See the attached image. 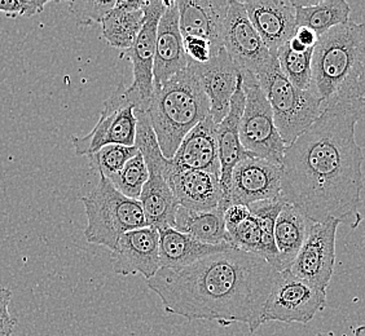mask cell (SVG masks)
<instances>
[{
    "instance_id": "ab89813d",
    "label": "cell",
    "mask_w": 365,
    "mask_h": 336,
    "mask_svg": "<svg viewBox=\"0 0 365 336\" xmlns=\"http://www.w3.org/2000/svg\"><path fill=\"white\" fill-rule=\"evenodd\" d=\"M289 48L292 49L293 52H297V53H303V52H306V51H309L307 47H304L302 43L299 42L298 39H295L294 36L290 39L288 42Z\"/></svg>"
},
{
    "instance_id": "836d02e7",
    "label": "cell",
    "mask_w": 365,
    "mask_h": 336,
    "mask_svg": "<svg viewBox=\"0 0 365 336\" xmlns=\"http://www.w3.org/2000/svg\"><path fill=\"white\" fill-rule=\"evenodd\" d=\"M117 0H88L71 1V12L77 25L88 26L93 23H103L108 14L115 7Z\"/></svg>"
},
{
    "instance_id": "4fadbf2b",
    "label": "cell",
    "mask_w": 365,
    "mask_h": 336,
    "mask_svg": "<svg viewBox=\"0 0 365 336\" xmlns=\"http://www.w3.org/2000/svg\"><path fill=\"white\" fill-rule=\"evenodd\" d=\"M282 166L258 157L240 162L232 172L231 204L252 206L257 202H274L281 193Z\"/></svg>"
},
{
    "instance_id": "4dcf8cb0",
    "label": "cell",
    "mask_w": 365,
    "mask_h": 336,
    "mask_svg": "<svg viewBox=\"0 0 365 336\" xmlns=\"http://www.w3.org/2000/svg\"><path fill=\"white\" fill-rule=\"evenodd\" d=\"M108 180L123 196L139 201L143 188L149 180V171L143 155L140 153L135 155L134 158L127 162L118 174Z\"/></svg>"
},
{
    "instance_id": "7c38bea8",
    "label": "cell",
    "mask_w": 365,
    "mask_h": 336,
    "mask_svg": "<svg viewBox=\"0 0 365 336\" xmlns=\"http://www.w3.org/2000/svg\"><path fill=\"white\" fill-rule=\"evenodd\" d=\"M339 220L315 223L302 248L298 252L290 272L322 291L328 290L336 264V234Z\"/></svg>"
},
{
    "instance_id": "3957f363",
    "label": "cell",
    "mask_w": 365,
    "mask_h": 336,
    "mask_svg": "<svg viewBox=\"0 0 365 336\" xmlns=\"http://www.w3.org/2000/svg\"><path fill=\"white\" fill-rule=\"evenodd\" d=\"M311 91L324 107L365 98V23L347 22L319 36L312 53Z\"/></svg>"
},
{
    "instance_id": "d590c367",
    "label": "cell",
    "mask_w": 365,
    "mask_h": 336,
    "mask_svg": "<svg viewBox=\"0 0 365 336\" xmlns=\"http://www.w3.org/2000/svg\"><path fill=\"white\" fill-rule=\"evenodd\" d=\"M182 42H184L185 53L190 58V63H209L214 56L210 42H207L206 39L197 38V36H184Z\"/></svg>"
},
{
    "instance_id": "8992f818",
    "label": "cell",
    "mask_w": 365,
    "mask_h": 336,
    "mask_svg": "<svg viewBox=\"0 0 365 336\" xmlns=\"http://www.w3.org/2000/svg\"><path fill=\"white\" fill-rule=\"evenodd\" d=\"M257 79L274 112V125L285 145L293 144L324 112L323 101L314 92L297 88L281 71L274 55Z\"/></svg>"
},
{
    "instance_id": "30bf717a",
    "label": "cell",
    "mask_w": 365,
    "mask_h": 336,
    "mask_svg": "<svg viewBox=\"0 0 365 336\" xmlns=\"http://www.w3.org/2000/svg\"><path fill=\"white\" fill-rule=\"evenodd\" d=\"M125 85L120 83L104 101L96 126L83 137L71 136L74 152L78 157H88L108 145L135 147L138 120L134 106L127 104L123 95Z\"/></svg>"
},
{
    "instance_id": "44dd1931",
    "label": "cell",
    "mask_w": 365,
    "mask_h": 336,
    "mask_svg": "<svg viewBox=\"0 0 365 336\" xmlns=\"http://www.w3.org/2000/svg\"><path fill=\"white\" fill-rule=\"evenodd\" d=\"M170 161L173 167L207 171L220 176L217 125L211 115L190 130Z\"/></svg>"
},
{
    "instance_id": "5bb4252c",
    "label": "cell",
    "mask_w": 365,
    "mask_h": 336,
    "mask_svg": "<svg viewBox=\"0 0 365 336\" xmlns=\"http://www.w3.org/2000/svg\"><path fill=\"white\" fill-rule=\"evenodd\" d=\"M113 269L120 275H138L150 280L161 269L160 233L155 226L127 231L112 251Z\"/></svg>"
},
{
    "instance_id": "ac0fdd59",
    "label": "cell",
    "mask_w": 365,
    "mask_h": 336,
    "mask_svg": "<svg viewBox=\"0 0 365 336\" xmlns=\"http://www.w3.org/2000/svg\"><path fill=\"white\" fill-rule=\"evenodd\" d=\"M242 4L269 53L276 56V52L294 36L298 28L293 1L249 0L242 1Z\"/></svg>"
},
{
    "instance_id": "484cf974",
    "label": "cell",
    "mask_w": 365,
    "mask_h": 336,
    "mask_svg": "<svg viewBox=\"0 0 365 336\" xmlns=\"http://www.w3.org/2000/svg\"><path fill=\"white\" fill-rule=\"evenodd\" d=\"M295 7L297 26H304L322 36L330 28L350 22L351 7L346 0L299 1L292 0Z\"/></svg>"
},
{
    "instance_id": "7402d4cb",
    "label": "cell",
    "mask_w": 365,
    "mask_h": 336,
    "mask_svg": "<svg viewBox=\"0 0 365 336\" xmlns=\"http://www.w3.org/2000/svg\"><path fill=\"white\" fill-rule=\"evenodd\" d=\"M160 233V261L161 268H182L219 252L228 251L231 245L211 246L184 234L171 226L158 228Z\"/></svg>"
},
{
    "instance_id": "f1b7e54d",
    "label": "cell",
    "mask_w": 365,
    "mask_h": 336,
    "mask_svg": "<svg viewBox=\"0 0 365 336\" xmlns=\"http://www.w3.org/2000/svg\"><path fill=\"white\" fill-rule=\"evenodd\" d=\"M285 204L284 199L274 202H257L249 206L250 212L257 217L262 231V253L260 256L274 266L276 271L282 272L281 269L280 255L274 242V224L280 214L282 206Z\"/></svg>"
},
{
    "instance_id": "60d3db41",
    "label": "cell",
    "mask_w": 365,
    "mask_h": 336,
    "mask_svg": "<svg viewBox=\"0 0 365 336\" xmlns=\"http://www.w3.org/2000/svg\"><path fill=\"white\" fill-rule=\"evenodd\" d=\"M351 336H365V326H359L358 329H355Z\"/></svg>"
},
{
    "instance_id": "9a60e30c",
    "label": "cell",
    "mask_w": 365,
    "mask_h": 336,
    "mask_svg": "<svg viewBox=\"0 0 365 336\" xmlns=\"http://www.w3.org/2000/svg\"><path fill=\"white\" fill-rule=\"evenodd\" d=\"M190 66L209 98L211 118L215 125H219L230 112L231 100L242 73L225 48L214 55L209 63H192Z\"/></svg>"
},
{
    "instance_id": "7a4b0ae2",
    "label": "cell",
    "mask_w": 365,
    "mask_h": 336,
    "mask_svg": "<svg viewBox=\"0 0 365 336\" xmlns=\"http://www.w3.org/2000/svg\"><path fill=\"white\" fill-rule=\"evenodd\" d=\"M279 271L255 253L231 248L182 268H161L147 286L168 313L188 321L263 325V310Z\"/></svg>"
},
{
    "instance_id": "9c48e42d",
    "label": "cell",
    "mask_w": 365,
    "mask_h": 336,
    "mask_svg": "<svg viewBox=\"0 0 365 336\" xmlns=\"http://www.w3.org/2000/svg\"><path fill=\"white\" fill-rule=\"evenodd\" d=\"M327 305V293L298 278L290 269L279 273L263 310V323L311 322Z\"/></svg>"
},
{
    "instance_id": "603a6c76",
    "label": "cell",
    "mask_w": 365,
    "mask_h": 336,
    "mask_svg": "<svg viewBox=\"0 0 365 336\" xmlns=\"http://www.w3.org/2000/svg\"><path fill=\"white\" fill-rule=\"evenodd\" d=\"M145 0H117L101 23L103 38L113 48L126 52L134 46L144 26Z\"/></svg>"
},
{
    "instance_id": "d6a6232c",
    "label": "cell",
    "mask_w": 365,
    "mask_h": 336,
    "mask_svg": "<svg viewBox=\"0 0 365 336\" xmlns=\"http://www.w3.org/2000/svg\"><path fill=\"white\" fill-rule=\"evenodd\" d=\"M228 233L231 237L232 247L260 256V253H262V231H260L259 223L253 214L249 219H246L244 223L237 225L235 229H232Z\"/></svg>"
},
{
    "instance_id": "b9f144b4",
    "label": "cell",
    "mask_w": 365,
    "mask_h": 336,
    "mask_svg": "<svg viewBox=\"0 0 365 336\" xmlns=\"http://www.w3.org/2000/svg\"><path fill=\"white\" fill-rule=\"evenodd\" d=\"M315 336H333V334L331 332H317Z\"/></svg>"
},
{
    "instance_id": "ffe728a7",
    "label": "cell",
    "mask_w": 365,
    "mask_h": 336,
    "mask_svg": "<svg viewBox=\"0 0 365 336\" xmlns=\"http://www.w3.org/2000/svg\"><path fill=\"white\" fill-rule=\"evenodd\" d=\"M176 3L182 38L206 39L214 55L225 48L223 30L231 0H179Z\"/></svg>"
},
{
    "instance_id": "74e56055",
    "label": "cell",
    "mask_w": 365,
    "mask_h": 336,
    "mask_svg": "<svg viewBox=\"0 0 365 336\" xmlns=\"http://www.w3.org/2000/svg\"><path fill=\"white\" fill-rule=\"evenodd\" d=\"M250 209L242 204H231L225 210V224L227 231L235 229L237 225L244 223L246 219L250 217Z\"/></svg>"
},
{
    "instance_id": "5b68a950",
    "label": "cell",
    "mask_w": 365,
    "mask_h": 336,
    "mask_svg": "<svg viewBox=\"0 0 365 336\" xmlns=\"http://www.w3.org/2000/svg\"><path fill=\"white\" fill-rule=\"evenodd\" d=\"M81 202L87 217L85 237L92 245L114 251L125 233L148 226L140 202L123 196L104 176H100L96 188L82 196Z\"/></svg>"
},
{
    "instance_id": "e0dca14e",
    "label": "cell",
    "mask_w": 365,
    "mask_h": 336,
    "mask_svg": "<svg viewBox=\"0 0 365 336\" xmlns=\"http://www.w3.org/2000/svg\"><path fill=\"white\" fill-rule=\"evenodd\" d=\"M165 179L178 204L185 210L204 212L215 210L220 204H225L220 176L207 171L175 168L171 164Z\"/></svg>"
},
{
    "instance_id": "2e32d148",
    "label": "cell",
    "mask_w": 365,
    "mask_h": 336,
    "mask_svg": "<svg viewBox=\"0 0 365 336\" xmlns=\"http://www.w3.org/2000/svg\"><path fill=\"white\" fill-rule=\"evenodd\" d=\"M246 96L244 91V78L240 79L237 90L231 100L230 112L225 120L217 125L219 162H220V184L225 196V207L231 206L232 172L240 162L254 157L242 147L240 140V122L245 109Z\"/></svg>"
},
{
    "instance_id": "83f0119b",
    "label": "cell",
    "mask_w": 365,
    "mask_h": 336,
    "mask_svg": "<svg viewBox=\"0 0 365 336\" xmlns=\"http://www.w3.org/2000/svg\"><path fill=\"white\" fill-rule=\"evenodd\" d=\"M135 114L138 120L135 147H138L139 153L147 163L149 176L161 175L166 177L171 163L170 159H166L162 154L161 147L147 112H135Z\"/></svg>"
},
{
    "instance_id": "d4e9b609",
    "label": "cell",
    "mask_w": 365,
    "mask_h": 336,
    "mask_svg": "<svg viewBox=\"0 0 365 336\" xmlns=\"http://www.w3.org/2000/svg\"><path fill=\"white\" fill-rule=\"evenodd\" d=\"M225 204H220L215 210L204 212L179 207L174 228L205 245H231V237L225 224Z\"/></svg>"
},
{
    "instance_id": "277c9868",
    "label": "cell",
    "mask_w": 365,
    "mask_h": 336,
    "mask_svg": "<svg viewBox=\"0 0 365 336\" xmlns=\"http://www.w3.org/2000/svg\"><path fill=\"white\" fill-rule=\"evenodd\" d=\"M147 114L162 154L173 159L190 130L210 115L209 98L190 65L166 83L155 85Z\"/></svg>"
},
{
    "instance_id": "ba28073f",
    "label": "cell",
    "mask_w": 365,
    "mask_h": 336,
    "mask_svg": "<svg viewBox=\"0 0 365 336\" xmlns=\"http://www.w3.org/2000/svg\"><path fill=\"white\" fill-rule=\"evenodd\" d=\"M166 3L163 0H145V21L139 36L131 48L120 53V58L128 56L134 69V82L125 88L123 95L128 105L134 106L135 112H147L153 96V68H155L157 28L165 14Z\"/></svg>"
},
{
    "instance_id": "f35d334b",
    "label": "cell",
    "mask_w": 365,
    "mask_h": 336,
    "mask_svg": "<svg viewBox=\"0 0 365 336\" xmlns=\"http://www.w3.org/2000/svg\"><path fill=\"white\" fill-rule=\"evenodd\" d=\"M294 38L298 39L307 48H314L317 46V39H319V36H317L315 31H312L311 28H304V26L297 28Z\"/></svg>"
},
{
    "instance_id": "52a82bcc",
    "label": "cell",
    "mask_w": 365,
    "mask_h": 336,
    "mask_svg": "<svg viewBox=\"0 0 365 336\" xmlns=\"http://www.w3.org/2000/svg\"><path fill=\"white\" fill-rule=\"evenodd\" d=\"M246 104L240 122V140L254 157L282 166L287 145L274 125V112L259 82L244 83Z\"/></svg>"
},
{
    "instance_id": "e575fe53",
    "label": "cell",
    "mask_w": 365,
    "mask_h": 336,
    "mask_svg": "<svg viewBox=\"0 0 365 336\" xmlns=\"http://www.w3.org/2000/svg\"><path fill=\"white\" fill-rule=\"evenodd\" d=\"M47 4V0H0V12L9 19L31 17L41 14Z\"/></svg>"
},
{
    "instance_id": "8d00e7d4",
    "label": "cell",
    "mask_w": 365,
    "mask_h": 336,
    "mask_svg": "<svg viewBox=\"0 0 365 336\" xmlns=\"http://www.w3.org/2000/svg\"><path fill=\"white\" fill-rule=\"evenodd\" d=\"M12 291L0 288V336H11L14 332L17 320L9 312V304L12 300Z\"/></svg>"
},
{
    "instance_id": "f546056e",
    "label": "cell",
    "mask_w": 365,
    "mask_h": 336,
    "mask_svg": "<svg viewBox=\"0 0 365 336\" xmlns=\"http://www.w3.org/2000/svg\"><path fill=\"white\" fill-rule=\"evenodd\" d=\"M312 53L314 48L297 53L289 48L288 43L276 52L281 71L297 88L309 91L312 85Z\"/></svg>"
},
{
    "instance_id": "8fae6325",
    "label": "cell",
    "mask_w": 365,
    "mask_h": 336,
    "mask_svg": "<svg viewBox=\"0 0 365 336\" xmlns=\"http://www.w3.org/2000/svg\"><path fill=\"white\" fill-rule=\"evenodd\" d=\"M223 47L242 73L245 84L258 82V73L272 57L239 0H231L223 30Z\"/></svg>"
},
{
    "instance_id": "d6986e66",
    "label": "cell",
    "mask_w": 365,
    "mask_h": 336,
    "mask_svg": "<svg viewBox=\"0 0 365 336\" xmlns=\"http://www.w3.org/2000/svg\"><path fill=\"white\" fill-rule=\"evenodd\" d=\"M166 9L157 28L153 83L161 85L190 66L179 26L178 3L165 0Z\"/></svg>"
},
{
    "instance_id": "cb8c5ba5",
    "label": "cell",
    "mask_w": 365,
    "mask_h": 336,
    "mask_svg": "<svg viewBox=\"0 0 365 336\" xmlns=\"http://www.w3.org/2000/svg\"><path fill=\"white\" fill-rule=\"evenodd\" d=\"M315 221L293 204L282 206L274 224V242L280 255L281 269H290Z\"/></svg>"
},
{
    "instance_id": "1f68e13d",
    "label": "cell",
    "mask_w": 365,
    "mask_h": 336,
    "mask_svg": "<svg viewBox=\"0 0 365 336\" xmlns=\"http://www.w3.org/2000/svg\"><path fill=\"white\" fill-rule=\"evenodd\" d=\"M136 154H139L136 147L108 145L101 147L96 153L88 155V162L92 171L106 179H110L115 174H118L125 167L127 162L134 158Z\"/></svg>"
},
{
    "instance_id": "6da1fadb",
    "label": "cell",
    "mask_w": 365,
    "mask_h": 336,
    "mask_svg": "<svg viewBox=\"0 0 365 336\" xmlns=\"http://www.w3.org/2000/svg\"><path fill=\"white\" fill-rule=\"evenodd\" d=\"M364 115L365 98L330 104L285 149L282 198L315 223L334 219L355 229L363 220V150L355 128Z\"/></svg>"
},
{
    "instance_id": "4316f807",
    "label": "cell",
    "mask_w": 365,
    "mask_h": 336,
    "mask_svg": "<svg viewBox=\"0 0 365 336\" xmlns=\"http://www.w3.org/2000/svg\"><path fill=\"white\" fill-rule=\"evenodd\" d=\"M139 202L149 226H155L157 229L163 226L174 228L176 212L180 206L163 176H149Z\"/></svg>"
}]
</instances>
